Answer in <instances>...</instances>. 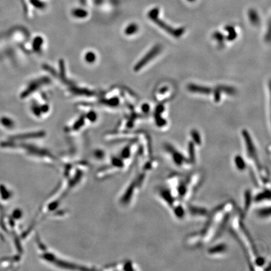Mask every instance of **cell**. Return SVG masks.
<instances>
[{"label": "cell", "instance_id": "603a6c76", "mask_svg": "<svg viewBox=\"0 0 271 271\" xmlns=\"http://www.w3.org/2000/svg\"><path fill=\"white\" fill-rule=\"evenodd\" d=\"M84 123V119L82 118L81 119H80V120H79L78 121V122L77 123V124H76V126H75V128H79L80 126H81V125L82 124Z\"/></svg>", "mask_w": 271, "mask_h": 271}, {"label": "cell", "instance_id": "52a82bcc", "mask_svg": "<svg viewBox=\"0 0 271 271\" xmlns=\"http://www.w3.org/2000/svg\"><path fill=\"white\" fill-rule=\"evenodd\" d=\"M249 18L250 22L254 25L259 24L260 20L258 14L254 10H250L249 12Z\"/></svg>", "mask_w": 271, "mask_h": 271}, {"label": "cell", "instance_id": "30bf717a", "mask_svg": "<svg viewBox=\"0 0 271 271\" xmlns=\"http://www.w3.org/2000/svg\"><path fill=\"white\" fill-rule=\"evenodd\" d=\"M42 43H43V39L41 37L38 36L36 38H35V40L33 41V47L35 51L38 52V51L40 50V49L42 47Z\"/></svg>", "mask_w": 271, "mask_h": 271}, {"label": "cell", "instance_id": "ffe728a7", "mask_svg": "<svg viewBox=\"0 0 271 271\" xmlns=\"http://www.w3.org/2000/svg\"><path fill=\"white\" fill-rule=\"evenodd\" d=\"M87 117L91 121H94L96 119V114L94 112H90L87 115Z\"/></svg>", "mask_w": 271, "mask_h": 271}, {"label": "cell", "instance_id": "5b68a950", "mask_svg": "<svg viewBox=\"0 0 271 271\" xmlns=\"http://www.w3.org/2000/svg\"><path fill=\"white\" fill-rule=\"evenodd\" d=\"M221 92L226 93L227 94H228L230 96H234L236 95L237 93V90L231 86H219L217 87Z\"/></svg>", "mask_w": 271, "mask_h": 271}, {"label": "cell", "instance_id": "ac0fdd59", "mask_svg": "<svg viewBox=\"0 0 271 271\" xmlns=\"http://www.w3.org/2000/svg\"><path fill=\"white\" fill-rule=\"evenodd\" d=\"M213 93L214 100L216 102H218L221 99V93L222 92L218 89H216L215 90H213Z\"/></svg>", "mask_w": 271, "mask_h": 271}, {"label": "cell", "instance_id": "4fadbf2b", "mask_svg": "<svg viewBox=\"0 0 271 271\" xmlns=\"http://www.w3.org/2000/svg\"><path fill=\"white\" fill-rule=\"evenodd\" d=\"M161 115H154V118H155V122L158 126L163 127L165 124H166V121L165 119L161 118Z\"/></svg>", "mask_w": 271, "mask_h": 271}, {"label": "cell", "instance_id": "cb8c5ba5", "mask_svg": "<svg viewBox=\"0 0 271 271\" xmlns=\"http://www.w3.org/2000/svg\"><path fill=\"white\" fill-rule=\"evenodd\" d=\"M48 110H49V107L47 105L41 107V112H46L48 111Z\"/></svg>", "mask_w": 271, "mask_h": 271}, {"label": "cell", "instance_id": "6da1fadb", "mask_svg": "<svg viewBox=\"0 0 271 271\" xmlns=\"http://www.w3.org/2000/svg\"><path fill=\"white\" fill-rule=\"evenodd\" d=\"M158 13L159 11L157 8H154L150 11L148 13V17L155 23H157L161 28L164 30L165 31H166L168 33L171 35V36L175 37V38H180L182 36V35L185 33V29L183 28H174L168 25H167L166 23L163 21L161 20H160L158 18Z\"/></svg>", "mask_w": 271, "mask_h": 271}, {"label": "cell", "instance_id": "ba28073f", "mask_svg": "<svg viewBox=\"0 0 271 271\" xmlns=\"http://www.w3.org/2000/svg\"><path fill=\"white\" fill-rule=\"evenodd\" d=\"M72 15L75 17L82 18L87 16V12L85 10H83L81 8H76V9H74L73 10Z\"/></svg>", "mask_w": 271, "mask_h": 271}, {"label": "cell", "instance_id": "44dd1931", "mask_svg": "<svg viewBox=\"0 0 271 271\" xmlns=\"http://www.w3.org/2000/svg\"><path fill=\"white\" fill-rule=\"evenodd\" d=\"M141 109H142V110L144 113H147L150 110V106L148 104H143Z\"/></svg>", "mask_w": 271, "mask_h": 271}, {"label": "cell", "instance_id": "8fae6325", "mask_svg": "<svg viewBox=\"0 0 271 271\" xmlns=\"http://www.w3.org/2000/svg\"><path fill=\"white\" fill-rule=\"evenodd\" d=\"M213 38H214L215 40H216L218 42V44H223L225 38L224 35L219 31L214 32L213 34Z\"/></svg>", "mask_w": 271, "mask_h": 271}, {"label": "cell", "instance_id": "7a4b0ae2", "mask_svg": "<svg viewBox=\"0 0 271 271\" xmlns=\"http://www.w3.org/2000/svg\"><path fill=\"white\" fill-rule=\"evenodd\" d=\"M162 47L160 44L154 45L146 54L144 55L135 65L134 71H139L140 69L143 68L147 63H148L154 57H156L161 51Z\"/></svg>", "mask_w": 271, "mask_h": 271}, {"label": "cell", "instance_id": "9a60e30c", "mask_svg": "<svg viewBox=\"0 0 271 271\" xmlns=\"http://www.w3.org/2000/svg\"><path fill=\"white\" fill-rule=\"evenodd\" d=\"M1 123H2V124L4 126H5L7 128H12V127L13 126V121L11 119H10L8 118H7V117L2 118L1 119Z\"/></svg>", "mask_w": 271, "mask_h": 271}, {"label": "cell", "instance_id": "8992f818", "mask_svg": "<svg viewBox=\"0 0 271 271\" xmlns=\"http://www.w3.org/2000/svg\"><path fill=\"white\" fill-rule=\"evenodd\" d=\"M138 28L137 24L131 23L125 28L124 32L127 35H131L136 33L138 31Z\"/></svg>", "mask_w": 271, "mask_h": 271}, {"label": "cell", "instance_id": "3957f363", "mask_svg": "<svg viewBox=\"0 0 271 271\" xmlns=\"http://www.w3.org/2000/svg\"><path fill=\"white\" fill-rule=\"evenodd\" d=\"M188 90L192 93H197L201 94H210L213 93V89L203 86H199L195 84H189L187 86Z\"/></svg>", "mask_w": 271, "mask_h": 271}, {"label": "cell", "instance_id": "7c38bea8", "mask_svg": "<svg viewBox=\"0 0 271 271\" xmlns=\"http://www.w3.org/2000/svg\"><path fill=\"white\" fill-rule=\"evenodd\" d=\"M191 134L192 139L197 144H200L201 143V138H200V134L197 131V130L193 129L191 131Z\"/></svg>", "mask_w": 271, "mask_h": 271}, {"label": "cell", "instance_id": "5bb4252c", "mask_svg": "<svg viewBox=\"0 0 271 271\" xmlns=\"http://www.w3.org/2000/svg\"><path fill=\"white\" fill-rule=\"evenodd\" d=\"M173 151H174L173 152V160H174V161L176 164H182V163H183V158L181 157V154L180 152H177V151H176L175 150H173Z\"/></svg>", "mask_w": 271, "mask_h": 271}, {"label": "cell", "instance_id": "e0dca14e", "mask_svg": "<svg viewBox=\"0 0 271 271\" xmlns=\"http://www.w3.org/2000/svg\"><path fill=\"white\" fill-rule=\"evenodd\" d=\"M165 111V106L163 104H160L158 105L155 109L154 115H161V114Z\"/></svg>", "mask_w": 271, "mask_h": 271}, {"label": "cell", "instance_id": "277c9868", "mask_svg": "<svg viewBox=\"0 0 271 271\" xmlns=\"http://www.w3.org/2000/svg\"><path fill=\"white\" fill-rule=\"evenodd\" d=\"M225 30L228 32V35L225 38L228 41H234L237 36V33L235 28L231 26H226Z\"/></svg>", "mask_w": 271, "mask_h": 271}, {"label": "cell", "instance_id": "d6986e66", "mask_svg": "<svg viewBox=\"0 0 271 271\" xmlns=\"http://www.w3.org/2000/svg\"><path fill=\"white\" fill-rule=\"evenodd\" d=\"M225 245H217L215 248H213V249H212L213 251L212 252H212H215V253L220 252V250H221V251H223V250H225Z\"/></svg>", "mask_w": 271, "mask_h": 271}, {"label": "cell", "instance_id": "2e32d148", "mask_svg": "<svg viewBox=\"0 0 271 271\" xmlns=\"http://www.w3.org/2000/svg\"><path fill=\"white\" fill-rule=\"evenodd\" d=\"M96 58V55L92 52L87 53L86 56H85V59H86V62H87L89 63H93L95 61Z\"/></svg>", "mask_w": 271, "mask_h": 271}, {"label": "cell", "instance_id": "9c48e42d", "mask_svg": "<svg viewBox=\"0 0 271 271\" xmlns=\"http://www.w3.org/2000/svg\"><path fill=\"white\" fill-rule=\"evenodd\" d=\"M235 163L237 168L239 170H243L245 168V163L243 158L239 156H237L235 158Z\"/></svg>", "mask_w": 271, "mask_h": 271}, {"label": "cell", "instance_id": "7402d4cb", "mask_svg": "<svg viewBox=\"0 0 271 271\" xmlns=\"http://www.w3.org/2000/svg\"><path fill=\"white\" fill-rule=\"evenodd\" d=\"M168 91V87H166V86H165V87H163L162 88H161V89H160L159 92H160V94H165Z\"/></svg>", "mask_w": 271, "mask_h": 271}]
</instances>
